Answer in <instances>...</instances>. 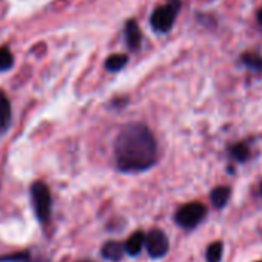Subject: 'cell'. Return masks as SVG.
<instances>
[{
    "instance_id": "1",
    "label": "cell",
    "mask_w": 262,
    "mask_h": 262,
    "mask_svg": "<svg viewBox=\"0 0 262 262\" xmlns=\"http://www.w3.org/2000/svg\"><path fill=\"white\" fill-rule=\"evenodd\" d=\"M117 167L123 171H142L156 161V142L151 131L141 123H129L120 129L114 144Z\"/></svg>"
},
{
    "instance_id": "2",
    "label": "cell",
    "mask_w": 262,
    "mask_h": 262,
    "mask_svg": "<svg viewBox=\"0 0 262 262\" xmlns=\"http://www.w3.org/2000/svg\"><path fill=\"white\" fill-rule=\"evenodd\" d=\"M181 8H182L181 0H170L168 4L156 8L150 17V24L153 30L158 33H168L173 28Z\"/></svg>"
},
{
    "instance_id": "3",
    "label": "cell",
    "mask_w": 262,
    "mask_h": 262,
    "mask_svg": "<svg viewBox=\"0 0 262 262\" xmlns=\"http://www.w3.org/2000/svg\"><path fill=\"white\" fill-rule=\"evenodd\" d=\"M31 204H33L36 217L42 224H47L51 216V204H53L51 191L47 184L34 182L31 185Z\"/></svg>"
},
{
    "instance_id": "4",
    "label": "cell",
    "mask_w": 262,
    "mask_h": 262,
    "mask_svg": "<svg viewBox=\"0 0 262 262\" xmlns=\"http://www.w3.org/2000/svg\"><path fill=\"white\" fill-rule=\"evenodd\" d=\"M207 208L199 204V202H190L184 207L179 208L178 214H176V221L181 227L185 228H193L196 227L205 216Z\"/></svg>"
},
{
    "instance_id": "5",
    "label": "cell",
    "mask_w": 262,
    "mask_h": 262,
    "mask_svg": "<svg viewBox=\"0 0 262 262\" xmlns=\"http://www.w3.org/2000/svg\"><path fill=\"white\" fill-rule=\"evenodd\" d=\"M145 244L151 257H162L168 251V239L161 230H151L145 239Z\"/></svg>"
},
{
    "instance_id": "6",
    "label": "cell",
    "mask_w": 262,
    "mask_h": 262,
    "mask_svg": "<svg viewBox=\"0 0 262 262\" xmlns=\"http://www.w3.org/2000/svg\"><path fill=\"white\" fill-rule=\"evenodd\" d=\"M125 42L128 45L129 50H139L141 48V43H142V33H141V28L138 25L136 20L129 19L126 24H125Z\"/></svg>"
},
{
    "instance_id": "7",
    "label": "cell",
    "mask_w": 262,
    "mask_h": 262,
    "mask_svg": "<svg viewBox=\"0 0 262 262\" xmlns=\"http://www.w3.org/2000/svg\"><path fill=\"white\" fill-rule=\"evenodd\" d=\"M11 102L7 94L0 90V131H7L11 123Z\"/></svg>"
},
{
    "instance_id": "8",
    "label": "cell",
    "mask_w": 262,
    "mask_h": 262,
    "mask_svg": "<svg viewBox=\"0 0 262 262\" xmlns=\"http://www.w3.org/2000/svg\"><path fill=\"white\" fill-rule=\"evenodd\" d=\"M145 239H147V237L144 236L142 231L133 233V234L129 236V239L125 242V251H126L128 254H131V256L139 254L141 250H142V247H144V244H145Z\"/></svg>"
},
{
    "instance_id": "9",
    "label": "cell",
    "mask_w": 262,
    "mask_h": 262,
    "mask_svg": "<svg viewBox=\"0 0 262 262\" xmlns=\"http://www.w3.org/2000/svg\"><path fill=\"white\" fill-rule=\"evenodd\" d=\"M123 251H125V245L119 244V242H106L102 248V256L110 259V260H119L122 256H123Z\"/></svg>"
},
{
    "instance_id": "10",
    "label": "cell",
    "mask_w": 262,
    "mask_h": 262,
    "mask_svg": "<svg viewBox=\"0 0 262 262\" xmlns=\"http://www.w3.org/2000/svg\"><path fill=\"white\" fill-rule=\"evenodd\" d=\"M126 62H128V56L126 54H113V56H110L105 60V68L108 71L116 73V71H120L126 65Z\"/></svg>"
},
{
    "instance_id": "11",
    "label": "cell",
    "mask_w": 262,
    "mask_h": 262,
    "mask_svg": "<svg viewBox=\"0 0 262 262\" xmlns=\"http://www.w3.org/2000/svg\"><path fill=\"white\" fill-rule=\"evenodd\" d=\"M230 193L231 191H230L228 187H217V188H214L211 191V202H213V205L217 207V208L224 207L228 202V199H230Z\"/></svg>"
},
{
    "instance_id": "12",
    "label": "cell",
    "mask_w": 262,
    "mask_h": 262,
    "mask_svg": "<svg viewBox=\"0 0 262 262\" xmlns=\"http://www.w3.org/2000/svg\"><path fill=\"white\" fill-rule=\"evenodd\" d=\"M14 65V56L8 47H0V73L10 71Z\"/></svg>"
},
{
    "instance_id": "13",
    "label": "cell",
    "mask_w": 262,
    "mask_h": 262,
    "mask_svg": "<svg viewBox=\"0 0 262 262\" xmlns=\"http://www.w3.org/2000/svg\"><path fill=\"white\" fill-rule=\"evenodd\" d=\"M242 62H244L248 68H251V70L262 71V56H259V54L245 53V54H242Z\"/></svg>"
},
{
    "instance_id": "14",
    "label": "cell",
    "mask_w": 262,
    "mask_h": 262,
    "mask_svg": "<svg viewBox=\"0 0 262 262\" xmlns=\"http://www.w3.org/2000/svg\"><path fill=\"white\" fill-rule=\"evenodd\" d=\"M222 256V244L221 242H213L207 248V260L208 262H219Z\"/></svg>"
},
{
    "instance_id": "15",
    "label": "cell",
    "mask_w": 262,
    "mask_h": 262,
    "mask_svg": "<svg viewBox=\"0 0 262 262\" xmlns=\"http://www.w3.org/2000/svg\"><path fill=\"white\" fill-rule=\"evenodd\" d=\"M30 260V253L28 251H20L14 254H7L0 256V262H28Z\"/></svg>"
},
{
    "instance_id": "16",
    "label": "cell",
    "mask_w": 262,
    "mask_h": 262,
    "mask_svg": "<svg viewBox=\"0 0 262 262\" xmlns=\"http://www.w3.org/2000/svg\"><path fill=\"white\" fill-rule=\"evenodd\" d=\"M231 153H233V156L237 161H245L247 156H248V150H247L245 145H236V147H233L231 148Z\"/></svg>"
},
{
    "instance_id": "17",
    "label": "cell",
    "mask_w": 262,
    "mask_h": 262,
    "mask_svg": "<svg viewBox=\"0 0 262 262\" xmlns=\"http://www.w3.org/2000/svg\"><path fill=\"white\" fill-rule=\"evenodd\" d=\"M256 17H257V22H259V24L262 25V8H260V10L257 11V14H256Z\"/></svg>"
},
{
    "instance_id": "18",
    "label": "cell",
    "mask_w": 262,
    "mask_h": 262,
    "mask_svg": "<svg viewBox=\"0 0 262 262\" xmlns=\"http://www.w3.org/2000/svg\"><path fill=\"white\" fill-rule=\"evenodd\" d=\"M83 262H93V260H83Z\"/></svg>"
},
{
    "instance_id": "19",
    "label": "cell",
    "mask_w": 262,
    "mask_h": 262,
    "mask_svg": "<svg viewBox=\"0 0 262 262\" xmlns=\"http://www.w3.org/2000/svg\"><path fill=\"white\" fill-rule=\"evenodd\" d=\"M260 193H262V187H260Z\"/></svg>"
}]
</instances>
